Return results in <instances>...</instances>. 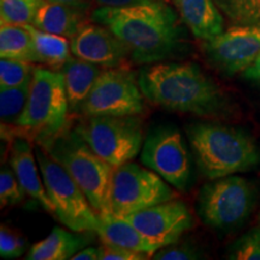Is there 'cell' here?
<instances>
[{
  "instance_id": "obj_1",
  "label": "cell",
  "mask_w": 260,
  "mask_h": 260,
  "mask_svg": "<svg viewBox=\"0 0 260 260\" xmlns=\"http://www.w3.org/2000/svg\"><path fill=\"white\" fill-rule=\"evenodd\" d=\"M90 18L109 28L129 48L136 63L168 59L186 44L180 15L164 0L124 8L100 6L93 10Z\"/></svg>"
},
{
  "instance_id": "obj_2",
  "label": "cell",
  "mask_w": 260,
  "mask_h": 260,
  "mask_svg": "<svg viewBox=\"0 0 260 260\" xmlns=\"http://www.w3.org/2000/svg\"><path fill=\"white\" fill-rule=\"evenodd\" d=\"M139 84L148 102L162 109L201 117L223 111L225 98L193 63H155L142 68Z\"/></svg>"
},
{
  "instance_id": "obj_3",
  "label": "cell",
  "mask_w": 260,
  "mask_h": 260,
  "mask_svg": "<svg viewBox=\"0 0 260 260\" xmlns=\"http://www.w3.org/2000/svg\"><path fill=\"white\" fill-rule=\"evenodd\" d=\"M187 135L198 168L211 180L251 170L260 161L254 140L241 130L198 123L187 129Z\"/></svg>"
},
{
  "instance_id": "obj_4",
  "label": "cell",
  "mask_w": 260,
  "mask_h": 260,
  "mask_svg": "<svg viewBox=\"0 0 260 260\" xmlns=\"http://www.w3.org/2000/svg\"><path fill=\"white\" fill-rule=\"evenodd\" d=\"M70 174L99 217L112 213L111 193L116 169L100 158L76 129H65L40 145Z\"/></svg>"
},
{
  "instance_id": "obj_5",
  "label": "cell",
  "mask_w": 260,
  "mask_h": 260,
  "mask_svg": "<svg viewBox=\"0 0 260 260\" xmlns=\"http://www.w3.org/2000/svg\"><path fill=\"white\" fill-rule=\"evenodd\" d=\"M69 102L61 73L47 68L35 67L30 93L23 115L12 135L37 140L46 144L68 128Z\"/></svg>"
},
{
  "instance_id": "obj_6",
  "label": "cell",
  "mask_w": 260,
  "mask_h": 260,
  "mask_svg": "<svg viewBox=\"0 0 260 260\" xmlns=\"http://www.w3.org/2000/svg\"><path fill=\"white\" fill-rule=\"evenodd\" d=\"M34 152L54 216L73 232L96 233L100 217L79 184L44 147L37 146Z\"/></svg>"
},
{
  "instance_id": "obj_7",
  "label": "cell",
  "mask_w": 260,
  "mask_h": 260,
  "mask_svg": "<svg viewBox=\"0 0 260 260\" xmlns=\"http://www.w3.org/2000/svg\"><path fill=\"white\" fill-rule=\"evenodd\" d=\"M254 200V187L251 182L229 175L204 184L198 197V213L205 225L229 230L245 222Z\"/></svg>"
},
{
  "instance_id": "obj_8",
  "label": "cell",
  "mask_w": 260,
  "mask_h": 260,
  "mask_svg": "<svg viewBox=\"0 0 260 260\" xmlns=\"http://www.w3.org/2000/svg\"><path fill=\"white\" fill-rule=\"evenodd\" d=\"M77 133L104 160L117 169L138 157L144 130L136 116H89Z\"/></svg>"
},
{
  "instance_id": "obj_9",
  "label": "cell",
  "mask_w": 260,
  "mask_h": 260,
  "mask_svg": "<svg viewBox=\"0 0 260 260\" xmlns=\"http://www.w3.org/2000/svg\"><path fill=\"white\" fill-rule=\"evenodd\" d=\"M176 198V191L151 169L129 161L115 170L111 205L112 213L117 217L123 218Z\"/></svg>"
},
{
  "instance_id": "obj_10",
  "label": "cell",
  "mask_w": 260,
  "mask_h": 260,
  "mask_svg": "<svg viewBox=\"0 0 260 260\" xmlns=\"http://www.w3.org/2000/svg\"><path fill=\"white\" fill-rule=\"evenodd\" d=\"M145 111V95L135 74L125 68L103 70L82 107L89 116H139Z\"/></svg>"
},
{
  "instance_id": "obj_11",
  "label": "cell",
  "mask_w": 260,
  "mask_h": 260,
  "mask_svg": "<svg viewBox=\"0 0 260 260\" xmlns=\"http://www.w3.org/2000/svg\"><path fill=\"white\" fill-rule=\"evenodd\" d=\"M141 162L168 183L183 190L190 178V159L183 136L171 126L155 129L141 148Z\"/></svg>"
},
{
  "instance_id": "obj_12",
  "label": "cell",
  "mask_w": 260,
  "mask_h": 260,
  "mask_svg": "<svg viewBox=\"0 0 260 260\" xmlns=\"http://www.w3.org/2000/svg\"><path fill=\"white\" fill-rule=\"evenodd\" d=\"M206 59L225 75L248 69L260 56V24L234 25L204 41Z\"/></svg>"
},
{
  "instance_id": "obj_13",
  "label": "cell",
  "mask_w": 260,
  "mask_h": 260,
  "mask_svg": "<svg viewBox=\"0 0 260 260\" xmlns=\"http://www.w3.org/2000/svg\"><path fill=\"white\" fill-rule=\"evenodd\" d=\"M139 232L160 245L177 242L194 226V218L183 201L170 200L123 217Z\"/></svg>"
},
{
  "instance_id": "obj_14",
  "label": "cell",
  "mask_w": 260,
  "mask_h": 260,
  "mask_svg": "<svg viewBox=\"0 0 260 260\" xmlns=\"http://www.w3.org/2000/svg\"><path fill=\"white\" fill-rule=\"evenodd\" d=\"M73 56L105 69L121 68L130 57L129 48L109 28L99 23H86L71 39Z\"/></svg>"
},
{
  "instance_id": "obj_15",
  "label": "cell",
  "mask_w": 260,
  "mask_h": 260,
  "mask_svg": "<svg viewBox=\"0 0 260 260\" xmlns=\"http://www.w3.org/2000/svg\"><path fill=\"white\" fill-rule=\"evenodd\" d=\"M32 151L30 140L24 136H15L10 147V164L25 194L39 201L47 212L54 214L53 205L47 195L40 168L37 167L38 160L37 157L34 158Z\"/></svg>"
},
{
  "instance_id": "obj_16",
  "label": "cell",
  "mask_w": 260,
  "mask_h": 260,
  "mask_svg": "<svg viewBox=\"0 0 260 260\" xmlns=\"http://www.w3.org/2000/svg\"><path fill=\"white\" fill-rule=\"evenodd\" d=\"M178 15L199 40L206 41L224 31V19L214 0H171Z\"/></svg>"
},
{
  "instance_id": "obj_17",
  "label": "cell",
  "mask_w": 260,
  "mask_h": 260,
  "mask_svg": "<svg viewBox=\"0 0 260 260\" xmlns=\"http://www.w3.org/2000/svg\"><path fill=\"white\" fill-rule=\"evenodd\" d=\"M103 68L77 57H69L60 68L67 90L69 110L71 112H82V107L93 89Z\"/></svg>"
},
{
  "instance_id": "obj_18",
  "label": "cell",
  "mask_w": 260,
  "mask_h": 260,
  "mask_svg": "<svg viewBox=\"0 0 260 260\" xmlns=\"http://www.w3.org/2000/svg\"><path fill=\"white\" fill-rule=\"evenodd\" d=\"M96 234L103 243L141 252L149 256L153 255L162 247L160 243L152 241L141 232H139L128 220L117 217L113 213L100 217V225L98 228Z\"/></svg>"
},
{
  "instance_id": "obj_19",
  "label": "cell",
  "mask_w": 260,
  "mask_h": 260,
  "mask_svg": "<svg viewBox=\"0 0 260 260\" xmlns=\"http://www.w3.org/2000/svg\"><path fill=\"white\" fill-rule=\"evenodd\" d=\"M86 10L45 0L35 15L32 25L41 30L73 39L84 24Z\"/></svg>"
},
{
  "instance_id": "obj_20",
  "label": "cell",
  "mask_w": 260,
  "mask_h": 260,
  "mask_svg": "<svg viewBox=\"0 0 260 260\" xmlns=\"http://www.w3.org/2000/svg\"><path fill=\"white\" fill-rule=\"evenodd\" d=\"M88 243L83 233H70L54 228L42 241L34 243L25 259L28 260H67L80 252Z\"/></svg>"
},
{
  "instance_id": "obj_21",
  "label": "cell",
  "mask_w": 260,
  "mask_h": 260,
  "mask_svg": "<svg viewBox=\"0 0 260 260\" xmlns=\"http://www.w3.org/2000/svg\"><path fill=\"white\" fill-rule=\"evenodd\" d=\"M24 27L32 38L38 63L47 65L53 70L60 69L70 57L71 47L68 38L44 31L32 24H25Z\"/></svg>"
},
{
  "instance_id": "obj_22",
  "label": "cell",
  "mask_w": 260,
  "mask_h": 260,
  "mask_svg": "<svg viewBox=\"0 0 260 260\" xmlns=\"http://www.w3.org/2000/svg\"><path fill=\"white\" fill-rule=\"evenodd\" d=\"M0 57L29 63H38L34 42L24 25L2 23L0 25Z\"/></svg>"
},
{
  "instance_id": "obj_23",
  "label": "cell",
  "mask_w": 260,
  "mask_h": 260,
  "mask_svg": "<svg viewBox=\"0 0 260 260\" xmlns=\"http://www.w3.org/2000/svg\"><path fill=\"white\" fill-rule=\"evenodd\" d=\"M31 80L21 86L0 89V119L2 126L14 128L17 126L19 118L23 115L30 93Z\"/></svg>"
},
{
  "instance_id": "obj_24",
  "label": "cell",
  "mask_w": 260,
  "mask_h": 260,
  "mask_svg": "<svg viewBox=\"0 0 260 260\" xmlns=\"http://www.w3.org/2000/svg\"><path fill=\"white\" fill-rule=\"evenodd\" d=\"M235 25L260 24V0H214Z\"/></svg>"
},
{
  "instance_id": "obj_25",
  "label": "cell",
  "mask_w": 260,
  "mask_h": 260,
  "mask_svg": "<svg viewBox=\"0 0 260 260\" xmlns=\"http://www.w3.org/2000/svg\"><path fill=\"white\" fill-rule=\"evenodd\" d=\"M45 0H0V19L8 24H32Z\"/></svg>"
},
{
  "instance_id": "obj_26",
  "label": "cell",
  "mask_w": 260,
  "mask_h": 260,
  "mask_svg": "<svg viewBox=\"0 0 260 260\" xmlns=\"http://www.w3.org/2000/svg\"><path fill=\"white\" fill-rule=\"evenodd\" d=\"M34 65L29 61L6 59L0 60V88L21 86L30 80L34 74Z\"/></svg>"
},
{
  "instance_id": "obj_27",
  "label": "cell",
  "mask_w": 260,
  "mask_h": 260,
  "mask_svg": "<svg viewBox=\"0 0 260 260\" xmlns=\"http://www.w3.org/2000/svg\"><path fill=\"white\" fill-rule=\"evenodd\" d=\"M228 258L236 260H260V225L249 230L230 247Z\"/></svg>"
},
{
  "instance_id": "obj_28",
  "label": "cell",
  "mask_w": 260,
  "mask_h": 260,
  "mask_svg": "<svg viewBox=\"0 0 260 260\" xmlns=\"http://www.w3.org/2000/svg\"><path fill=\"white\" fill-rule=\"evenodd\" d=\"M25 191L21 187L14 169L3 167L0 172V203L4 209L10 205H17L24 199Z\"/></svg>"
},
{
  "instance_id": "obj_29",
  "label": "cell",
  "mask_w": 260,
  "mask_h": 260,
  "mask_svg": "<svg viewBox=\"0 0 260 260\" xmlns=\"http://www.w3.org/2000/svg\"><path fill=\"white\" fill-rule=\"evenodd\" d=\"M27 249L24 237L5 224L0 228V255L5 259H15L23 255Z\"/></svg>"
},
{
  "instance_id": "obj_30",
  "label": "cell",
  "mask_w": 260,
  "mask_h": 260,
  "mask_svg": "<svg viewBox=\"0 0 260 260\" xmlns=\"http://www.w3.org/2000/svg\"><path fill=\"white\" fill-rule=\"evenodd\" d=\"M200 258L199 253L189 243H171L159 248L152 255V259L155 260H187Z\"/></svg>"
},
{
  "instance_id": "obj_31",
  "label": "cell",
  "mask_w": 260,
  "mask_h": 260,
  "mask_svg": "<svg viewBox=\"0 0 260 260\" xmlns=\"http://www.w3.org/2000/svg\"><path fill=\"white\" fill-rule=\"evenodd\" d=\"M149 258L148 254L135 252L123 247L103 243L100 247V260H144Z\"/></svg>"
},
{
  "instance_id": "obj_32",
  "label": "cell",
  "mask_w": 260,
  "mask_h": 260,
  "mask_svg": "<svg viewBox=\"0 0 260 260\" xmlns=\"http://www.w3.org/2000/svg\"><path fill=\"white\" fill-rule=\"evenodd\" d=\"M100 6H110V8H124V6H133L145 3L153 2V0H93Z\"/></svg>"
},
{
  "instance_id": "obj_33",
  "label": "cell",
  "mask_w": 260,
  "mask_h": 260,
  "mask_svg": "<svg viewBox=\"0 0 260 260\" xmlns=\"http://www.w3.org/2000/svg\"><path fill=\"white\" fill-rule=\"evenodd\" d=\"M100 259V247H88V248L81 249L73 256V260H96Z\"/></svg>"
},
{
  "instance_id": "obj_34",
  "label": "cell",
  "mask_w": 260,
  "mask_h": 260,
  "mask_svg": "<svg viewBox=\"0 0 260 260\" xmlns=\"http://www.w3.org/2000/svg\"><path fill=\"white\" fill-rule=\"evenodd\" d=\"M243 76H245L246 79L254 81V82L260 84V56L248 69L243 71Z\"/></svg>"
},
{
  "instance_id": "obj_35",
  "label": "cell",
  "mask_w": 260,
  "mask_h": 260,
  "mask_svg": "<svg viewBox=\"0 0 260 260\" xmlns=\"http://www.w3.org/2000/svg\"><path fill=\"white\" fill-rule=\"evenodd\" d=\"M50 2L60 3V4H67L74 8H79L82 10H86L89 8V0H50Z\"/></svg>"
},
{
  "instance_id": "obj_36",
  "label": "cell",
  "mask_w": 260,
  "mask_h": 260,
  "mask_svg": "<svg viewBox=\"0 0 260 260\" xmlns=\"http://www.w3.org/2000/svg\"><path fill=\"white\" fill-rule=\"evenodd\" d=\"M259 225H260V217H259Z\"/></svg>"
}]
</instances>
